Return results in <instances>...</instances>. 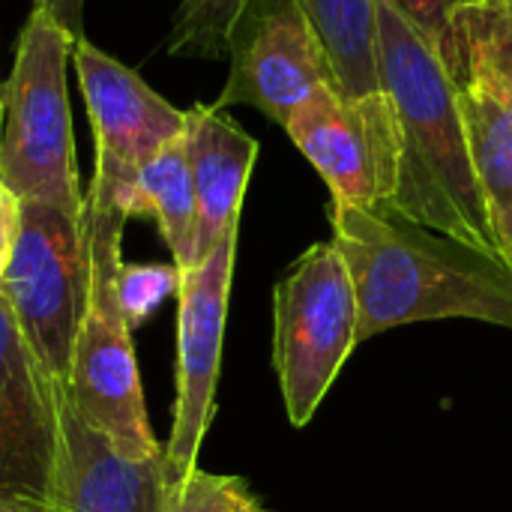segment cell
I'll list each match as a JSON object with an SVG mask.
<instances>
[{"instance_id":"cell-23","label":"cell","mask_w":512,"mask_h":512,"mask_svg":"<svg viewBox=\"0 0 512 512\" xmlns=\"http://www.w3.org/2000/svg\"><path fill=\"white\" fill-rule=\"evenodd\" d=\"M0 512H45V510H36V507H27V504H15V501L0 498Z\"/></svg>"},{"instance_id":"cell-6","label":"cell","mask_w":512,"mask_h":512,"mask_svg":"<svg viewBox=\"0 0 512 512\" xmlns=\"http://www.w3.org/2000/svg\"><path fill=\"white\" fill-rule=\"evenodd\" d=\"M87 282L90 255L84 222L45 204H24L21 234L0 294L27 345L57 384L69 381L72 348L87 306Z\"/></svg>"},{"instance_id":"cell-12","label":"cell","mask_w":512,"mask_h":512,"mask_svg":"<svg viewBox=\"0 0 512 512\" xmlns=\"http://www.w3.org/2000/svg\"><path fill=\"white\" fill-rule=\"evenodd\" d=\"M57 390L0 294V498L45 512L60 462Z\"/></svg>"},{"instance_id":"cell-9","label":"cell","mask_w":512,"mask_h":512,"mask_svg":"<svg viewBox=\"0 0 512 512\" xmlns=\"http://www.w3.org/2000/svg\"><path fill=\"white\" fill-rule=\"evenodd\" d=\"M336 81L300 0H249L228 36V81L216 108L249 105L285 123L324 84Z\"/></svg>"},{"instance_id":"cell-10","label":"cell","mask_w":512,"mask_h":512,"mask_svg":"<svg viewBox=\"0 0 512 512\" xmlns=\"http://www.w3.org/2000/svg\"><path fill=\"white\" fill-rule=\"evenodd\" d=\"M237 234L240 225L231 228L201 264L180 273L177 282V399L165 447L171 480L198 468L201 441L216 411Z\"/></svg>"},{"instance_id":"cell-7","label":"cell","mask_w":512,"mask_h":512,"mask_svg":"<svg viewBox=\"0 0 512 512\" xmlns=\"http://www.w3.org/2000/svg\"><path fill=\"white\" fill-rule=\"evenodd\" d=\"M462 36L459 102L498 255L512 270V15L507 0L456 12Z\"/></svg>"},{"instance_id":"cell-20","label":"cell","mask_w":512,"mask_h":512,"mask_svg":"<svg viewBox=\"0 0 512 512\" xmlns=\"http://www.w3.org/2000/svg\"><path fill=\"white\" fill-rule=\"evenodd\" d=\"M180 273L177 267H126L123 273V297L132 321L144 312H150L168 291H177Z\"/></svg>"},{"instance_id":"cell-19","label":"cell","mask_w":512,"mask_h":512,"mask_svg":"<svg viewBox=\"0 0 512 512\" xmlns=\"http://www.w3.org/2000/svg\"><path fill=\"white\" fill-rule=\"evenodd\" d=\"M399 15L438 51L453 78L462 72V36L456 27V12L480 0H390Z\"/></svg>"},{"instance_id":"cell-14","label":"cell","mask_w":512,"mask_h":512,"mask_svg":"<svg viewBox=\"0 0 512 512\" xmlns=\"http://www.w3.org/2000/svg\"><path fill=\"white\" fill-rule=\"evenodd\" d=\"M186 159L195 189L198 228L195 264L240 225L246 186L258 159V141L216 105H195L186 111Z\"/></svg>"},{"instance_id":"cell-2","label":"cell","mask_w":512,"mask_h":512,"mask_svg":"<svg viewBox=\"0 0 512 512\" xmlns=\"http://www.w3.org/2000/svg\"><path fill=\"white\" fill-rule=\"evenodd\" d=\"M360 306V345L423 321H486L512 330V270L495 255L435 234L387 207L330 204Z\"/></svg>"},{"instance_id":"cell-18","label":"cell","mask_w":512,"mask_h":512,"mask_svg":"<svg viewBox=\"0 0 512 512\" xmlns=\"http://www.w3.org/2000/svg\"><path fill=\"white\" fill-rule=\"evenodd\" d=\"M162 512H270L246 480L210 474L201 468L174 477L165 492Z\"/></svg>"},{"instance_id":"cell-17","label":"cell","mask_w":512,"mask_h":512,"mask_svg":"<svg viewBox=\"0 0 512 512\" xmlns=\"http://www.w3.org/2000/svg\"><path fill=\"white\" fill-rule=\"evenodd\" d=\"M249 0H180L168 33V54L174 57H228V36Z\"/></svg>"},{"instance_id":"cell-22","label":"cell","mask_w":512,"mask_h":512,"mask_svg":"<svg viewBox=\"0 0 512 512\" xmlns=\"http://www.w3.org/2000/svg\"><path fill=\"white\" fill-rule=\"evenodd\" d=\"M36 3H42L72 39L84 36V0H36Z\"/></svg>"},{"instance_id":"cell-11","label":"cell","mask_w":512,"mask_h":512,"mask_svg":"<svg viewBox=\"0 0 512 512\" xmlns=\"http://www.w3.org/2000/svg\"><path fill=\"white\" fill-rule=\"evenodd\" d=\"M72 63L96 141L90 192L111 195L159 150L183 138L186 111L174 108L135 69L96 48L87 36L72 42Z\"/></svg>"},{"instance_id":"cell-13","label":"cell","mask_w":512,"mask_h":512,"mask_svg":"<svg viewBox=\"0 0 512 512\" xmlns=\"http://www.w3.org/2000/svg\"><path fill=\"white\" fill-rule=\"evenodd\" d=\"M60 462L51 512H162L171 471L165 453L126 459L72 405L66 384L57 390Z\"/></svg>"},{"instance_id":"cell-4","label":"cell","mask_w":512,"mask_h":512,"mask_svg":"<svg viewBox=\"0 0 512 512\" xmlns=\"http://www.w3.org/2000/svg\"><path fill=\"white\" fill-rule=\"evenodd\" d=\"M72 36L33 0L3 81L0 180L24 201L84 222L87 195L78 183L66 63Z\"/></svg>"},{"instance_id":"cell-15","label":"cell","mask_w":512,"mask_h":512,"mask_svg":"<svg viewBox=\"0 0 512 512\" xmlns=\"http://www.w3.org/2000/svg\"><path fill=\"white\" fill-rule=\"evenodd\" d=\"M87 198L114 204L117 210L126 213V219L129 216L153 219L165 246L171 249L177 273H186L195 267L198 207H195V189H192L183 138H177L165 150H159L117 192H111V195L87 192Z\"/></svg>"},{"instance_id":"cell-25","label":"cell","mask_w":512,"mask_h":512,"mask_svg":"<svg viewBox=\"0 0 512 512\" xmlns=\"http://www.w3.org/2000/svg\"><path fill=\"white\" fill-rule=\"evenodd\" d=\"M507 3H510V15H512V0H507Z\"/></svg>"},{"instance_id":"cell-3","label":"cell","mask_w":512,"mask_h":512,"mask_svg":"<svg viewBox=\"0 0 512 512\" xmlns=\"http://www.w3.org/2000/svg\"><path fill=\"white\" fill-rule=\"evenodd\" d=\"M126 213L87 198L84 231L90 255L87 306L78 324L66 393L75 411L126 459L165 453L150 429L141 372L132 345V315L123 297L126 261L120 252Z\"/></svg>"},{"instance_id":"cell-8","label":"cell","mask_w":512,"mask_h":512,"mask_svg":"<svg viewBox=\"0 0 512 512\" xmlns=\"http://www.w3.org/2000/svg\"><path fill=\"white\" fill-rule=\"evenodd\" d=\"M336 207H387L399 183V120L387 93L348 96L336 81L315 90L285 123Z\"/></svg>"},{"instance_id":"cell-5","label":"cell","mask_w":512,"mask_h":512,"mask_svg":"<svg viewBox=\"0 0 512 512\" xmlns=\"http://www.w3.org/2000/svg\"><path fill=\"white\" fill-rule=\"evenodd\" d=\"M360 306L336 243H312L273 291V369L291 426H306L351 351L360 345Z\"/></svg>"},{"instance_id":"cell-24","label":"cell","mask_w":512,"mask_h":512,"mask_svg":"<svg viewBox=\"0 0 512 512\" xmlns=\"http://www.w3.org/2000/svg\"><path fill=\"white\" fill-rule=\"evenodd\" d=\"M0 129H3V81H0Z\"/></svg>"},{"instance_id":"cell-1","label":"cell","mask_w":512,"mask_h":512,"mask_svg":"<svg viewBox=\"0 0 512 512\" xmlns=\"http://www.w3.org/2000/svg\"><path fill=\"white\" fill-rule=\"evenodd\" d=\"M378 66L399 120V183L387 210L501 258L471 156L459 84L390 0H378Z\"/></svg>"},{"instance_id":"cell-21","label":"cell","mask_w":512,"mask_h":512,"mask_svg":"<svg viewBox=\"0 0 512 512\" xmlns=\"http://www.w3.org/2000/svg\"><path fill=\"white\" fill-rule=\"evenodd\" d=\"M21 198L0 180V282L9 270V261L15 255V243L21 234Z\"/></svg>"},{"instance_id":"cell-16","label":"cell","mask_w":512,"mask_h":512,"mask_svg":"<svg viewBox=\"0 0 512 512\" xmlns=\"http://www.w3.org/2000/svg\"><path fill=\"white\" fill-rule=\"evenodd\" d=\"M312 21L333 78L348 96H381L378 0H300Z\"/></svg>"}]
</instances>
